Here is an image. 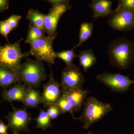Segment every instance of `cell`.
Returning <instances> with one entry per match:
<instances>
[{
	"label": "cell",
	"mask_w": 134,
	"mask_h": 134,
	"mask_svg": "<svg viewBox=\"0 0 134 134\" xmlns=\"http://www.w3.org/2000/svg\"><path fill=\"white\" fill-rule=\"evenodd\" d=\"M108 53L114 66L126 68L134 60V43L125 37L117 39L110 44Z\"/></svg>",
	"instance_id": "6da1fadb"
},
{
	"label": "cell",
	"mask_w": 134,
	"mask_h": 134,
	"mask_svg": "<svg viewBox=\"0 0 134 134\" xmlns=\"http://www.w3.org/2000/svg\"><path fill=\"white\" fill-rule=\"evenodd\" d=\"M18 75L25 84L33 88L38 87L46 78L45 70L42 62L29 58L21 64Z\"/></svg>",
	"instance_id": "7a4b0ae2"
},
{
	"label": "cell",
	"mask_w": 134,
	"mask_h": 134,
	"mask_svg": "<svg viewBox=\"0 0 134 134\" xmlns=\"http://www.w3.org/2000/svg\"><path fill=\"white\" fill-rule=\"evenodd\" d=\"M83 105V111L78 119L83 123L84 129L88 128L113 110L110 104L103 103L93 97L86 99Z\"/></svg>",
	"instance_id": "3957f363"
},
{
	"label": "cell",
	"mask_w": 134,
	"mask_h": 134,
	"mask_svg": "<svg viewBox=\"0 0 134 134\" xmlns=\"http://www.w3.org/2000/svg\"><path fill=\"white\" fill-rule=\"evenodd\" d=\"M21 40L14 44L0 45V65L9 68L18 74L21 59L30 55L28 52L24 54L22 52L20 45Z\"/></svg>",
	"instance_id": "277c9868"
},
{
	"label": "cell",
	"mask_w": 134,
	"mask_h": 134,
	"mask_svg": "<svg viewBox=\"0 0 134 134\" xmlns=\"http://www.w3.org/2000/svg\"><path fill=\"white\" fill-rule=\"evenodd\" d=\"M55 38L47 36L36 40L30 43L31 49L28 52L30 55L36 57V59L54 65L55 53L54 51L53 43Z\"/></svg>",
	"instance_id": "5b68a950"
},
{
	"label": "cell",
	"mask_w": 134,
	"mask_h": 134,
	"mask_svg": "<svg viewBox=\"0 0 134 134\" xmlns=\"http://www.w3.org/2000/svg\"><path fill=\"white\" fill-rule=\"evenodd\" d=\"M13 111L9 113L6 117L8 120V129L13 134H19L21 132H31L28 128V125L32 119L31 114L27 111L26 108H19L11 104Z\"/></svg>",
	"instance_id": "8992f818"
},
{
	"label": "cell",
	"mask_w": 134,
	"mask_h": 134,
	"mask_svg": "<svg viewBox=\"0 0 134 134\" xmlns=\"http://www.w3.org/2000/svg\"><path fill=\"white\" fill-rule=\"evenodd\" d=\"M97 79L115 92H125L134 83V81L130 79L129 76L117 74L104 73L98 75Z\"/></svg>",
	"instance_id": "52a82bcc"
},
{
	"label": "cell",
	"mask_w": 134,
	"mask_h": 134,
	"mask_svg": "<svg viewBox=\"0 0 134 134\" xmlns=\"http://www.w3.org/2000/svg\"><path fill=\"white\" fill-rule=\"evenodd\" d=\"M108 20L110 27L119 31L126 32L134 29V10H113Z\"/></svg>",
	"instance_id": "ba28073f"
},
{
	"label": "cell",
	"mask_w": 134,
	"mask_h": 134,
	"mask_svg": "<svg viewBox=\"0 0 134 134\" xmlns=\"http://www.w3.org/2000/svg\"><path fill=\"white\" fill-rule=\"evenodd\" d=\"M85 81L83 75L78 67L74 64L67 66L62 73V91L81 89Z\"/></svg>",
	"instance_id": "9c48e42d"
},
{
	"label": "cell",
	"mask_w": 134,
	"mask_h": 134,
	"mask_svg": "<svg viewBox=\"0 0 134 134\" xmlns=\"http://www.w3.org/2000/svg\"><path fill=\"white\" fill-rule=\"evenodd\" d=\"M71 8L69 3L54 5L48 14L45 15L44 30L48 36L55 38L59 20L62 16Z\"/></svg>",
	"instance_id": "30bf717a"
},
{
	"label": "cell",
	"mask_w": 134,
	"mask_h": 134,
	"mask_svg": "<svg viewBox=\"0 0 134 134\" xmlns=\"http://www.w3.org/2000/svg\"><path fill=\"white\" fill-rule=\"evenodd\" d=\"M61 85L53 78L51 71L48 81L43 85V91L41 96L45 107L55 104L62 94L60 89Z\"/></svg>",
	"instance_id": "8fae6325"
},
{
	"label": "cell",
	"mask_w": 134,
	"mask_h": 134,
	"mask_svg": "<svg viewBox=\"0 0 134 134\" xmlns=\"http://www.w3.org/2000/svg\"><path fill=\"white\" fill-rule=\"evenodd\" d=\"M90 92L82 88L62 91L65 96L72 106L74 111L77 112L82 109L86 97Z\"/></svg>",
	"instance_id": "7c38bea8"
},
{
	"label": "cell",
	"mask_w": 134,
	"mask_h": 134,
	"mask_svg": "<svg viewBox=\"0 0 134 134\" xmlns=\"http://www.w3.org/2000/svg\"><path fill=\"white\" fill-rule=\"evenodd\" d=\"M29 88L26 85L18 83L15 84L9 90L2 92V97L3 101L12 102L15 101H23Z\"/></svg>",
	"instance_id": "4fadbf2b"
},
{
	"label": "cell",
	"mask_w": 134,
	"mask_h": 134,
	"mask_svg": "<svg viewBox=\"0 0 134 134\" xmlns=\"http://www.w3.org/2000/svg\"><path fill=\"white\" fill-rule=\"evenodd\" d=\"M112 4L111 0H92L88 5L93 12L92 18L96 19L100 17L104 18L111 14Z\"/></svg>",
	"instance_id": "5bb4252c"
},
{
	"label": "cell",
	"mask_w": 134,
	"mask_h": 134,
	"mask_svg": "<svg viewBox=\"0 0 134 134\" xmlns=\"http://www.w3.org/2000/svg\"><path fill=\"white\" fill-rule=\"evenodd\" d=\"M19 76L14 70L0 65V87L6 88L13 84L21 83Z\"/></svg>",
	"instance_id": "9a60e30c"
},
{
	"label": "cell",
	"mask_w": 134,
	"mask_h": 134,
	"mask_svg": "<svg viewBox=\"0 0 134 134\" xmlns=\"http://www.w3.org/2000/svg\"><path fill=\"white\" fill-rule=\"evenodd\" d=\"M22 102L26 108H37L38 105L43 103L40 92L34 88L29 87Z\"/></svg>",
	"instance_id": "2e32d148"
},
{
	"label": "cell",
	"mask_w": 134,
	"mask_h": 134,
	"mask_svg": "<svg viewBox=\"0 0 134 134\" xmlns=\"http://www.w3.org/2000/svg\"><path fill=\"white\" fill-rule=\"evenodd\" d=\"M77 57L79 58L80 65L85 72L96 62V57L91 49L79 52Z\"/></svg>",
	"instance_id": "e0dca14e"
},
{
	"label": "cell",
	"mask_w": 134,
	"mask_h": 134,
	"mask_svg": "<svg viewBox=\"0 0 134 134\" xmlns=\"http://www.w3.org/2000/svg\"><path fill=\"white\" fill-rule=\"evenodd\" d=\"M45 15L42 14L37 10L30 9L28 12L26 19L30 22V23L44 30V18Z\"/></svg>",
	"instance_id": "ac0fdd59"
},
{
	"label": "cell",
	"mask_w": 134,
	"mask_h": 134,
	"mask_svg": "<svg viewBox=\"0 0 134 134\" xmlns=\"http://www.w3.org/2000/svg\"><path fill=\"white\" fill-rule=\"evenodd\" d=\"M93 24L91 23L85 22L80 25L79 32V41L78 44L74 47V49L78 46H80L91 37L92 34Z\"/></svg>",
	"instance_id": "d6986e66"
},
{
	"label": "cell",
	"mask_w": 134,
	"mask_h": 134,
	"mask_svg": "<svg viewBox=\"0 0 134 134\" xmlns=\"http://www.w3.org/2000/svg\"><path fill=\"white\" fill-rule=\"evenodd\" d=\"M33 120H36L37 122V125L34 127L35 128H38L45 131L48 128L53 127L49 115L43 109H40L38 117Z\"/></svg>",
	"instance_id": "ffe728a7"
},
{
	"label": "cell",
	"mask_w": 134,
	"mask_h": 134,
	"mask_svg": "<svg viewBox=\"0 0 134 134\" xmlns=\"http://www.w3.org/2000/svg\"><path fill=\"white\" fill-rule=\"evenodd\" d=\"M44 31L30 23L27 37L25 43H29L41 38L44 37Z\"/></svg>",
	"instance_id": "44dd1931"
},
{
	"label": "cell",
	"mask_w": 134,
	"mask_h": 134,
	"mask_svg": "<svg viewBox=\"0 0 134 134\" xmlns=\"http://www.w3.org/2000/svg\"><path fill=\"white\" fill-rule=\"evenodd\" d=\"M74 49L73 48L71 50L55 53V58H59L64 61L67 66L73 65V60L77 57Z\"/></svg>",
	"instance_id": "7402d4cb"
},
{
	"label": "cell",
	"mask_w": 134,
	"mask_h": 134,
	"mask_svg": "<svg viewBox=\"0 0 134 134\" xmlns=\"http://www.w3.org/2000/svg\"><path fill=\"white\" fill-rule=\"evenodd\" d=\"M55 104L59 108L61 114H64L67 112L70 113L74 119H76V118L74 117L73 114L74 111L72 106L63 95L62 94L61 96L60 97Z\"/></svg>",
	"instance_id": "603a6c76"
},
{
	"label": "cell",
	"mask_w": 134,
	"mask_h": 134,
	"mask_svg": "<svg viewBox=\"0 0 134 134\" xmlns=\"http://www.w3.org/2000/svg\"><path fill=\"white\" fill-rule=\"evenodd\" d=\"M118 6L116 10L122 9L134 10V0H117Z\"/></svg>",
	"instance_id": "cb8c5ba5"
},
{
	"label": "cell",
	"mask_w": 134,
	"mask_h": 134,
	"mask_svg": "<svg viewBox=\"0 0 134 134\" xmlns=\"http://www.w3.org/2000/svg\"><path fill=\"white\" fill-rule=\"evenodd\" d=\"M47 107L46 112L51 120L55 119L61 114L59 108L56 104H53Z\"/></svg>",
	"instance_id": "d4e9b609"
},
{
	"label": "cell",
	"mask_w": 134,
	"mask_h": 134,
	"mask_svg": "<svg viewBox=\"0 0 134 134\" xmlns=\"http://www.w3.org/2000/svg\"><path fill=\"white\" fill-rule=\"evenodd\" d=\"M12 31L8 24L7 20L0 21V33L8 41V36Z\"/></svg>",
	"instance_id": "484cf974"
},
{
	"label": "cell",
	"mask_w": 134,
	"mask_h": 134,
	"mask_svg": "<svg viewBox=\"0 0 134 134\" xmlns=\"http://www.w3.org/2000/svg\"><path fill=\"white\" fill-rule=\"evenodd\" d=\"M21 18V16L18 15H13L6 20L12 30L17 27L18 23Z\"/></svg>",
	"instance_id": "4316f807"
},
{
	"label": "cell",
	"mask_w": 134,
	"mask_h": 134,
	"mask_svg": "<svg viewBox=\"0 0 134 134\" xmlns=\"http://www.w3.org/2000/svg\"><path fill=\"white\" fill-rule=\"evenodd\" d=\"M9 6L8 0H0V12L7 9Z\"/></svg>",
	"instance_id": "83f0119b"
},
{
	"label": "cell",
	"mask_w": 134,
	"mask_h": 134,
	"mask_svg": "<svg viewBox=\"0 0 134 134\" xmlns=\"http://www.w3.org/2000/svg\"><path fill=\"white\" fill-rule=\"evenodd\" d=\"M8 127L7 125H6L4 122L0 120V134H9L7 130Z\"/></svg>",
	"instance_id": "f1b7e54d"
},
{
	"label": "cell",
	"mask_w": 134,
	"mask_h": 134,
	"mask_svg": "<svg viewBox=\"0 0 134 134\" xmlns=\"http://www.w3.org/2000/svg\"><path fill=\"white\" fill-rule=\"evenodd\" d=\"M44 1H47L48 2L54 5L68 3L69 0H44Z\"/></svg>",
	"instance_id": "f546056e"
},
{
	"label": "cell",
	"mask_w": 134,
	"mask_h": 134,
	"mask_svg": "<svg viewBox=\"0 0 134 134\" xmlns=\"http://www.w3.org/2000/svg\"><path fill=\"white\" fill-rule=\"evenodd\" d=\"M88 134H93L91 132H89L88 133Z\"/></svg>",
	"instance_id": "4dcf8cb0"
}]
</instances>
